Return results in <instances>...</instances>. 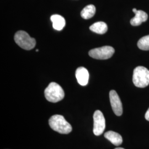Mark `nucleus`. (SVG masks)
Listing matches in <instances>:
<instances>
[{"label":"nucleus","mask_w":149,"mask_h":149,"mask_svg":"<svg viewBox=\"0 0 149 149\" xmlns=\"http://www.w3.org/2000/svg\"><path fill=\"white\" fill-rule=\"evenodd\" d=\"M49 124L53 130L62 134H68L72 130V126L61 115H54L49 119Z\"/></svg>","instance_id":"nucleus-1"},{"label":"nucleus","mask_w":149,"mask_h":149,"mask_svg":"<svg viewBox=\"0 0 149 149\" xmlns=\"http://www.w3.org/2000/svg\"><path fill=\"white\" fill-rule=\"evenodd\" d=\"M47 100L52 103H56L63 100L65 92L63 88L56 82H51L44 91Z\"/></svg>","instance_id":"nucleus-2"},{"label":"nucleus","mask_w":149,"mask_h":149,"mask_svg":"<svg viewBox=\"0 0 149 149\" xmlns=\"http://www.w3.org/2000/svg\"><path fill=\"white\" fill-rule=\"evenodd\" d=\"M133 82L134 85L144 88L149 85V70L143 66H138L134 70Z\"/></svg>","instance_id":"nucleus-3"},{"label":"nucleus","mask_w":149,"mask_h":149,"mask_svg":"<svg viewBox=\"0 0 149 149\" xmlns=\"http://www.w3.org/2000/svg\"><path fill=\"white\" fill-rule=\"evenodd\" d=\"M14 38L16 44L21 48L26 50H32L35 47L36 44V39L31 37L27 32L23 31L17 32Z\"/></svg>","instance_id":"nucleus-4"},{"label":"nucleus","mask_w":149,"mask_h":149,"mask_svg":"<svg viewBox=\"0 0 149 149\" xmlns=\"http://www.w3.org/2000/svg\"><path fill=\"white\" fill-rule=\"evenodd\" d=\"M115 52L114 49L111 46H104L91 50L88 54L91 58L99 60L109 59Z\"/></svg>","instance_id":"nucleus-5"},{"label":"nucleus","mask_w":149,"mask_h":149,"mask_svg":"<svg viewBox=\"0 0 149 149\" xmlns=\"http://www.w3.org/2000/svg\"><path fill=\"white\" fill-rule=\"evenodd\" d=\"M93 133L96 136H100L103 133L106 128V120L101 111H96L93 114Z\"/></svg>","instance_id":"nucleus-6"},{"label":"nucleus","mask_w":149,"mask_h":149,"mask_svg":"<svg viewBox=\"0 0 149 149\" xmlns=\"http://www.w3.org/2000/svg\"><path fill=\"white\" fill-rule=\"evenodd\" d=\"M109 99L113 111L117 116H120L123 114L122 103L116 91L111 90L109 92Z\"/></svg>","instance_id":"nucleus-7"},{"label":"nucleus","mask_w":149,"mask_h":149,"mask_svg":"<svg viewBox=\"0 0 149 149\" xmlns=\"http://www.w3.org/2000/svg\"><path fill=\"white\" fill-rule=\"evenodd\" d=\"M76 77L80 85L85 86L88 84L89 73L88 70L84 67H80L76 71Z\"/></svg>","instance_id":"nucleus-8"},{"label":"nucleus","mask_w":149,"mask_h":149,"mask_svg":"<svg viewBox=\"0 0 149 149\" xmlns=\"http://www.w3.org/2000/svg\"><path fill=\"white\" fill-rule=\"evenodd\" d=\"M104 137L115 146H119L123 143L122 136L118 133L113 131H108L104 133Z\"/></svg>","instance_id":"nucleus-9"},{"label":"nucleus","mask_w":149,"mask_h":149,"mask_svg":"<svg viewBox=\"0 0 149 149\" xmlns=\"http://www.w3.org/2000/svg\"><path fill=\"white\" fill-rule=\"evenodd\" d=\"M135 15V17L130 20V24L133 26H140L143 22L146 21L148 18V14L141 10H138Z\"/></svg>","instance_id":"nucleus-10"},{"label":"nucleus","mask_w":149,"mask_h":149,"mask_svg":"<svg viewBox=\"0 0 149 149\" xmlns=\"http://www.w3.org/2000/svg\"><path fill=\"white\" fill-rule=\"evenodd\" d=\"M50 19L53 23L54 29L57 31H61L65 26V19L63 17L59 15H54L51 16Z\"/></svg>","instance_id":"nucleus-11"},{"label":"nucleus","mask_w":149,"mask_h":149,"mask_svg":"<svg viewBox=\"0 0 149 149\" xmlns=\"http://www.w3.org/2000/svg\"><path fill=\"white\" fill-rule=\"evenodd\" d=\"M90 29L97 34H103L107 32L108 26L106 23L103 22H97L91 26Z\"/></svg>","instance_id":"nucleus-12"},{"label":"nucleus","mask_w":149,"mask_h":149,"mask_svg":"<svg viewBox=\"0 0 149 149\" xmlns=\"http://www.w3.org/2000/svg\"><path fill=\"white\" fill-rule=\"evenodd\" d=\"M96 13V7L93 5L87 6L82 10L81 16L85 19H88L93 17Z\"/></svg>","instance_id":"nucleus-13"},{"label":"nucleus","mask_w":149,"mask_h":149,"mask_svg":"<svg viewBox=\"0 0 149 149\" xmlns=\"http://www.w3.org/2000/svg\"><path fill=\"white\" fill-rule=\"evenodd\" d=\"M138 48L143 50H149V35L141 38L138 42Z\"/></svg>","instance_id":"nucleus-14"},{"label":"nucleus","mask_w":149,"mask_h":149,"mask_svg":"<svg viewBox=\"0 0 149 149\" xmlns=\"http://www.w3.org/2000/svg\"><path fill=\"white\" fill-rule=\"evenodd\" d=\"M145 119H146L147 120L149 121V109H148L147 112H146V113H145Z\"/></svg>","instance_id":"nucleus-15"},{"label":"nucleus","mask_w":149,"mask_h":149,"mask_svg":"<svg viewBox=\"0 0 149 149\" xmlns=\"http://www.w3.org/2000/svg\"><path fill=\"white\" fill-rule=\"evenodd\" d=\"M133 12L134 13H136L137 12L138 10H137L136 8H133Z\"/></svg>","instance_id":"nucleus-16"},{"label":"nucleus","mask_w":149,"mask_h":149,"mask_svg":"<svg viewBox=\"0 0 149 149\" xmlns=\"http://www.w3.org/2000/svg\"><path fill=\"white\" fill-rule=\"evenodd\" d=\"M124 149V148H116V149Z\"/></svg>","instance_id":"nucleus-17"},{"label":"nucleus","mask_w":149,"mask_h":149,"mask_svg":"<svg viewBox=\"0 0 149 149\" xmlns=\"http://www.w3.org/2000/svg\"><path fill=\"white\" fill-rule=\"evenodd\" d=\"M36 52H39V50H38V49H37V50H36Z\"/></svg>","instance_id":"nucleus-18"}]
</instances>
